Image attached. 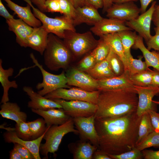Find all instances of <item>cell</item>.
I'll return each instance as SVG.
<instances>
[{
	"label": "cell",
	"instance_id": "f5cc1de1",
	"mask_svg": "<svg viewBox=\"0 0 159 159\" xmlns=\"http://www.w3.org/2000/svg\"><path fill=\"white\" fill-rule=\"evenodd\" d=\"M153 71L151 86L159 87V71L155 69Z\"/></svg>",
	"mask_w": 159,
	"mask_h": 159
},
{
	"label": "cell",
	"instance_id": "bcb514c9",
	"mask_svg": "<svg viewBox=\"0 0 159 159\" xmlns=\"http://www.w3.org/2000/svg\"><path fill=\"white\" fill-rule=\"evenodd\" d=\"M145 159H159V150L144 149L141 151Z\"/></svg>",
	"mask_w": 159,
	"mask_h": 159
},
{
	"label": "cell",
	"instance_id": "2e32d148",
	"mask_svg": "<svg viewBox=\"0 0 159 159\" xmlns=\"http://www.w3.org/2000/svg\"><path fill=\"white\" fill-rule=\"evenodd\" d=\"M99 90H135V85L130 81L128 72L122 75L97 80Z\"/></svg>",
	"mask_w": 159,
	"mask_h": 159
},
{
	"label": "cell",
	"instance_id": "6da1fadb",
	"mask_svg": "<svg viewBox=\"0 0 159 159\" xmlns=\"http://www.w3.org/2000/svg\"><path fill=\"white\" fill-rule=\"evenodd\" d=\"M141 118L136 112L116 118H95L98 149L110 155L131 150L135 147Z\"/></svg>",
	"mask_w": 159,
	"mask_h": 159
},
{
	"label": "cell",
	"instance_id": "f907efd6",
	"mask_svg": "<svg viewBox=\"0 0 159 159\" xmlns=\"http://www.w3.org/2000/svg\"><path fill=\"white\" fill-rule=\"evenodd\" d=\"M47 0H30L32 3L36 5L38 9L42 12H47L45 6V3Z\"/></svg>",
	"mask_w": 159,
	"mask_h": 159
},
{
	"label": "cell",
	"instance_id": "5bb4252c",
	"mask_svg": "<svg viewBox=\"0 0 159 159\" xmlns=\"http://www.w3.org/2000/svg\"><path fill=\"white\" fill-rule=\"evenodd\" d=\"M135 87L138 96L136 113L138 116L141 117L145 113L154 110L153 99L159 94V87L152 86Z\"/></svg>",
	"mask_w": 159,
	"mask_h": 159
},
{
	"label": "cell",
	"instance_id": "11a10c76",
	"mask_svg": "<svg viewBox=\"0 0 159 159\" xmlns=\"http://www.w3.org/2000/svg\"><path fill=\"white\" fill-rule=\"evenodd\" d=\"M9 158L10 159H23L18 151L14 148L10 152Z\"/></svg>",
	"mask_w": 159,
	"mask_h": 159
},
{
	"label": "cell",
	"instance_id": "94428289",
	"mask_svg": "<svg viewBox=\"0 0 159 159\" xmlns=\"http://www.w3.org/2000/svg\"><path fill=\"white\" fill-rule=\"evenodd\" d=\"M158 5L159 6V4Z\"/></svg>",
	"mask_w": 159,
	"mask_h": 159
},
{
	"label": "cell",
	"instance_id": "52a82bcc",
	"mask_svg": "<svg viewBox=\"0 0 159 159\" xmlns=\"http://www.w3.org/2000/svg\"><path fill=\"white\" fill-rule=\"evenodd\" d=\"M30 56L35 65L39 69L43 77V81L38 83L36 89L37 92L41 95L44 96L47 94L58 89L61 88H70V86L67 84V81L64 71L59 74H54L47 71L38 62L33 53Z\"/></svg>",
	"mask_w": 159,
	"mask_h": 159
},
{
	"label": "cell",
	"instance_id": "ab89813d",
	"mask_svg": "<svg viewBox=\"0 0 159 159\" xmlns=\"http://www.w3.org/2000/svg\"><path fill=\"white\" fill-rule=\"evenodd\" d=\"M107 155L111 159H141L143 158L141 151L135 147L131 150L120 154Z\"/></svg>",
	"mask_w": 159,
	"mask_h": 159
},
{
	"label": "cell",
	"instance_id": "603a6c76",
	"mask_svg": "<svg viewBox=\"0 0 159 159\" xmlns=\"http://www.w3.org/2000/svg\"><path fill=\"white\" fill-rule=\"evenodd\" d=\"M49 34L42 26L34 28L28 38L27 47H30L43 55L47 46Z\"/></svg>",
	"mask_w": 159,
	"mask_h": 159
},
{
	"label": "cell",
	"instance_id": "7bdbcfd3",
	"mask_svg": "<svg viewBox=\"0 0 159 159\" xmlns=\"http://www.w3.org/2000/svg\"><path fill=\"white\" fill-rule=\"evenodd\" d=\"M147 49L150 50L152 49L159 51V34H155L151 36L148 40L146 41Z\"/></svg>",
	"mask_w": 159,
	"mask_h": 159
},
{
	"label": "cell",
	"instance_id": "f35d334b",
	"mask_svg": "<svg viewBox=\"0 0 159 159\" xmlns=\"http://www.w3.org/2000/svg\"><path fill=\"white\" fill-rule=\"evenodd\" d=\"M96 63L92 51L79 62L76 68L80 70L86 72L93 67Z\"/></svg>",
	"mask_w": 159,
	"mask_h": 159
},
{
	"label": "cell",
	"instance_id": "7a4b0ae2",
	"mask_svg": "<svg viewBox=\"0 0 159 159\" xmlns=\"http://www.w3.org/2000/svg\"><path fill=\"white\" fill-rule=\"evenodd\" d=\"M138 102L135 90H99L95 118H116L136 112Z\"/></svg>",
	"mask_w": 159,
	"mask_h": 159
},
{
	"label": "cell",
	"instance_id": "7dc6e473",
	"mask_svg": "<svg viewBox=\"0 0 159 159\" xmlns=\"http://www.w3.org/2000/svg\"><path fill=\"white\" fill-rule=\"evenodd\" d=\"M85 5L92 6L96 9L103 8V0H85Z\"/></svg>",
	"mask_w": 159,
	"mask_h": 159
},
{
	"label": "cell",
	"instance_id": "f546056e",
	"mask_svg": "<svg viewBox=\"0 0 159 159\" xmlns=\"http://www.w3.org/2000/svg\"><path fill=\"white\" fill-rule=\"evenodd\" d=\"M119 36L123 49L125 55L129 65V62L133 57L130 52V49L135 44L137 35L136 32L131 30H124L117 33Z\"/></svg>",
	"mask_w": 159,
	"mask_h": 159
},
{
	"label": "cell",
	"instance_id": "30bf717a",
	"mask_svg": "<svg viewBox=\"0 0 159 159\" xmlns=\"http://www.w3.org/2000/svg\"><path fill=\"white\" fill-rule=\"evenodd\" d=\"M65 75L67 84L70 86H75L89 92L99 90L97 80L76 67H72L68 69Z\"/></svg>",
	"mask_w": 159,
	"mask_h": 159
},
{
	"label": "cell",
	"instance_id": "4316f807",
	"mask_svg": "<svg viewBox=\"0 0 159 159\" xmlns=\"http://www.w3.org/2000/svg\"><path fill=\"white\" fill-rule=\"evenodd\" d=\"M2 60L0 59V82L3 88V93L1 103H4L9 101V91L11 88L16 89L18 85L15 80L10 81L9 80V77L13 75L14 69L12 67L7 69H4L2 66Z\"/></svg>",
	"mask_w": 159,
	"mask_h": 159
},
{
	"label": "cell",
	"instance_id": "d4e9b609",
	"mask_svg": "<svg viewBox=\"0 0 159 159\" xmlns=\"http://www.w3.org/2000/svg\"><path fill=\"white\" fill-rule=\"evenodd\" d=\"M0 114L2 117L14 121L16 123L26 122V114L21 110L20 108L16 103L9 102L2 103L1 105Z\"/></svg>",
	"mask_w": 159,
	"mask_h": 159
},
{
	"label": "cell",
	"instance_id": "8992f818",
	"mask_svg": "<svg viewBox=\"0 0 159 159\" xmlns=\"http://www.w3.org/2000/svg\"><path fill=\"white\" fill-rule=\"evenodd\" d=\"M63 39L72 54L76 57L93 50L98 42L90 31L80 33L76 31L67 30Z\"/></svg>",
	"mask_w": 159,
	"mask_h": 159
},
{
	"label": "cell",
	"instance_id": "ee69618b",
	"mask_svg": "<svg viewBox=\"0 0 159 159\" xmlns=\"http://www.w3.org/2000/svg\"><path fill=\"white\" fill-rule=\"evenodd\" d=\"M45 6L47 12L60 13V6L59 0H47Z\"/></svg>",
	"mask_w": 159,
	"mask_h": 159
},
{
	"label": "cell",
	"instance_id": "db71d44e",
	"mask_svg": "<svg viewBox=\"0 0 159 159\" xmlns=\"http://www.w3.org/2000/svg\"><path fill=\"white\" fill-rule=\"evenodd\" d=\"M140 4V8L141 13L145 12L146 11L147 8L153 0H139Z\"/></svg>",
	"mask_w": 159,
	"mask_h": 159
},
{
	"label": "cell",
	"instance_id": "9f6ffc18",
	"mask_svg": "<svg viewBox=\"0 0 159 159\" xmlns=\"http://www.w3.org/2000/svg\"><path fill=\"white\" fill-rule=\"evenodd\" d=\"M76 8L85 5V0H69Z\"/></svg>",
	"mask_w": 159,
	"mask_h": 159
},
{
	"label": "cell",
	"instance_id": "d6986e66",
	"mask_svg": "<svg viewBox=\"0 0 159 159\" xmlns=\"http://www.w3.org/2000/svg\"><path fill=\"white\" fill-rule=\"evenodd\" d=\"M9 30L14 32L16 41L21 47H26L28 38L34 28L27 24L21 19L13 18L6 20Z\"/></svg>",
	"mask_w": 159,
	"mask_h": 159
},
{
	"label": "cell",
	"instance_id": "7402d4cb",
	"mask_svg": "<svg viewBox=\"0 0 159 159\" xmlns=\"http://www.w3.org/2000/svg\"><path fill=\"white\" fill-rule=\"evenodd\" d=\"M8 6L19 18L30 26L36 28L42 25L41 21L34 15L31 10V6L27 3L26 6H20L11 0H4Z\"/></svg>",
	"mask_w": 159,
	"mask_h": 159
},
{
	"label": "cell",
	"instance_id": "d590c367",
	"mask_svg": "<svg viewBox=\"0 0 159 159\" xmlns=\"http://www.w3.org/2000/svg\"><path fill=\"white\" fill-rule=\"evenodd\" d=\"M159 146V132L153 131L135 147L140 151L152 147Z\"/></svg>",
	"mask_w": 159,
	"mask_h": 159
},
{
	"label": "cell",
	"instance_id": "5b68a950",
	"mask_svg": "<svg viewBox=\"0 0 159 159\" xmlns=\"http://www.w3.org/2000/svg\"><path fill=\"white\" fill-rule=\"evenodd\" d=\"M23 0L31 6L35 16L41 21L42 26L49 33L53 34L61 39H63L66 31H76L72 19L64 15L54 18L49 17L35 8L30 0Z\"/></svg>",
	"mask_w": 159,
	"mask_h": 159
},
{
	"label": "cell",
	"instance_id": "680465c9",
	"mask_svg": "<svg viewBox=\"0 0 159 159\" xmlns=\"http://www.w3.org/2000/svg\"><path fill=\"white\" fill-rule=\"evenodd\" d=\"M113 3L120 4L130 2L137 1L138 0H112Z\"/></svg>",
	"mask_w": 159,
	"mask_h": 159
},
{
	"label": "cell",
	"instance_id": "6f0895ef",
	"mask_svg": "<svg viewBox=\"0 0 159 159\" xmlns=\"http://www.w3.org/2000/svg\"><path fill=\"white\" fill-rule=\"evenodd\" d=\"M103 6L102 12L103 13L106 12L107 10L110 7L112 4V0H103Z\"/></svg>",
	"mask_w": 159,
	"mask_h": 159
},
{
	"label": "cell",
	"instance_id": "f1b7e54d",
	"mask_svg": "<svg viewBox=\"0 0 159 159\" xmlns=\"http://www.w3.org/2000/svg\"><path fill=\"white\" fill-rule=\"evenodd\" d=\"M85 72L97 80L115 76L110 66L107 58L97 63L93 67Z\"/></svg>",
	"mask_w": 159,
	"mask_h": 159
},
{
	"label": "cell",
	"instance_id": "681fc988",
	"mask_svg": "<svg viewBox=\"0 0 159 159\" xmlns=\"http://www.w3.org/2000/svg\"><path fill=\"white\" fill-rule=\"evenodd\" d=\"M92 159H111L107 153L98 148L94 153Z\"/></svg>",
	"mask_w": 159,
	"mask_h": 159
},
{
	"label": "cell",
	"instance_id": "3957f363",
	"mask_svg": "<svg viewBox=\"0 0 159 159\" xmlns=\"http://www.w3.org/2000/svg\"><path fill=\"white\" fill-rule=\"evenodd\" d=\"M43 55L45 65L53 71L67 69L72 55L64 41L51 33L48 34L47 46Z\"/></svg>",
	"mask_w": 159,
	"mask_h": 159
},
{
	"label": "cell",
	"instance_id": "83f0119b",
	"mask_svg": "<svg viewBox=\"0 0 159 159\" xmlns=\"http://www.w3.org/2000/svg\"><path fill=\"white\" fill-rule=\"evenodd\" d=\"M113 52L117 54L123 62L125 72L129 71V65L125 54L120 39L117 33L103 35L100 37Z\"/></svg>",
	"mask_w": 159,
	"mask_h": 159
},
{
	"label": "cell",
	"instance_id": "b9f144b4",
	"mask_svg": "<svg viewBox=\"0 0 159 159\" xmlns=\"http://www.w3.org/2000/svg\"><path fill=\"white\" fill-rule=\"evenodd\" d=\"M13 148L16 149L23 159H35L30 150L26 147L18 143H14Z\"/></svg>",
	"mask_w": 159,
	"mask_h": 159
},
{
	"label": "cell",
	"instance_id": "d6a6232c",
	"mask_svg": "<svg viewBox=\"0 0 159 159\" xmlns=\"http://www.w3.org/2000/svg\"><path fill=\"white\" fill-rule=\"evenodd\" d=\"M107 59L110 66L115 76H119L125 72L124 63L119 56L110 49Z\"/></svg>",
	"mask_w": 159,
	"mask_h": 159
},
{
	"label": "cell",
	"instance_id": "e0dca14e",
	"mask_svg": "<svg viewBox=\"0 0 159 159\" xmlns=\"http://www.w3.org/2000/svg\"><path fill=\"white\" fill-rule=\"evenodd\" d=\"M23 90L30 99L28 103L27 106L31 109L46 110L52 108H62L58 103L35 92L31 87L24 86Z\"/></svg>",
	"mask_w": 159,
	"mask_h": 159
},
{
	"label": "cell",
	"instance_id": "60d3db41",
	"mask_svg": "<svg viewBox=\"0 0 159 159\" xmlns=\"http://www.w3.org/2000/svg\"><path fill=\"white\" fill-rule=\"evenodd\" d=\"M60 13L72 20L75 14L76 8L69 0H59Z\"/></svg>",
	"mask_w": 159,
	"mask_h": 159
},
{
	"label": "cell",
	"instance_id": "cb8c5ba5",
	"mask_svg": "<svg viewBox=\"0 0 159 159\" xmlns=\"http://www.w3.org/2000/svg\"><path fill=\"white\" fill-rule=\"evenodd\" d=\"M68 147L74 159H92L98 147L89 142L80 141L69 144Z\"/></svg>",
	"mask_w": 159,
	"mask_h": 159
},
{
	"label": "cell",
	"instance_id": "277c9868",
	"mask_svg": "<svg viewBox=\"0 0 159 159\" xmlns=\"http://www.w3.org/2000/svg\"><path fill=\"white\" fill-rule=\"evenodd\" d=\"M70 132L79 133L78 130L74 128L72 117L62 125L49 127L43 137L45 143L40 146V153L45 159H48V153L57 152L64 136Z\"/></svg>",
	"mask_w": 159,
	"mask_h": 159
},
{
	"label": "cell",
	"instance_id": "8d00e7d4",
	"mask_svg": "<svg viewBox=\"0 0 159 159\" xmlns=\"http://www.w3.org/2000/svg\"><path fill=\"white\" fill-rule=\"evenodd\" d=\"M13 129L20 138L26 140H32L31 133L28 122L21 121L16 123L15 127Z\"/></svg>",
	"mask_w": 159,
	"mask_h": 159
},
{
	"label": "cell",
	"instance_id": "9a60e30c",
	"mask_svg": "<svg viewBox=\"0 0 159 159\" xmlns=\"http://www.w3.org/2000/svg\"><path fill=\"white\" fill-rule=\"evenodd\" d=\"M132 30L126 24V21L113 18H104L91 27L90 31L100 37L124 30Z\"/></svg>",
	"mask_w": 159,
	"mask_h": 159
},
{
	"label": "cell",
	"instance_id": "74e56055",
	"mask_svg": "<svg viewBox=\"0 0 159 159\" xmlns=\"http://www.w3.org/2000/svg\"><path fill=\"white\" fill-rule=\"evenodd\" d=\"M143 57L140 56L138 59L132 58L129 62V75H131L146 70L148 68L145 61L142 60Z\"/></svg>",
	"mask_w": 159,
	"mask_h": 159
},
{
	"label": "cell",
	"instance_id": "91938a15",
	"mask_svg": "<svg viewBox=\"0 0 159 159\" xmlns=\"http://www.w3.org/2000/svg\"><path fill=\"white\" fill-rule=\"evenodd\" d=\"M154 29L155 34H159V27H157L154 28Z\"/></svg>",
	"mask_w": 159,
	"mask_h": 159
},
{
	"label": "cell",
	"instance_id": "484cf974",
	"mask_svg": "<svg viewBox=\"0 0 159 159\" xmlns=\"http://www.w3.org/2000/svg\"><path fill=\"white\" fill-rule=\"evenodd\" d=\"M143 39L140 36L138 35L133 46L141 52L148 68L152 67L159 71V52L155 50L150 51L145 46Z\"/></svg>",
	"mask_w": 159,
	"mask_h": 159
},
{
	"label": "cell",
	"instance_id": "ffe728a7",
	"mask_svg": "<svg viewBox=\"0 0 159 159\" xmlns=\"http://www.w3.org/2000/svg\"><path fill=\"white\" fill-rule=\"evenodd\" d=\"M103 18L97 9L92 6L85 5L76 8L72 21L74 26L82 23L94 26Z\"/></svg>",
	"mask_w": 159,
	"mask_h": 159
},
{
	"label": "cell",
	"instance_id": "816d5d0a",
	"mask_svg": "<svg viewBox=\"0 0 159 159\" xmlns=\"http://www.w3.org/2000/svg\"><path fill=\"white\" fill-rule=\"evenodd\" d=\"M152 21L156 27H159V6L156 4L153 12Z\"/></svg>",
	"mask_w": 159,
	"mask_h": 159
},
{
	"label": "cell",
	"instance_id": "c3c4849f",
	"mask_svg": "<svg viewBox=\"0 0 159 159\" xmlns=\"http://www.w3.org/2000/svg\"><path fill=\"white\" fill-rule=\"evenodd\" d=\"M0 15L6 20L14 18V16L8 11L3 4L1 0H0Z\"/></svg>",
	"mask_w": 159,
	"mask_h": 159
},
{
	"label": "cell",
	"instance_id": "1f68e13d",
	"mask_svg": "<svg viewBox=\"0 0 159 159\" xmlns=\"http://www.w3.org/2000/svg\"><path fill=\"white\" fill-rule=\"evenodd\" d=\"M153 71L148 68L146 70L129 76L130 79L135 86L141 87L151 86Z\"/></svg>",
	"mask_w": 159,
	"mask_h": 159
},
{
	"label": "cell",
	"instance_id": "44dd1931",
	"mask_svg": "<svg viewBox=\"0 0 159 159\" xmlns=\"http://www.w3.org/2000/svg\"><path fill=\"white\" fill-rule=\"evenodd\" d=\"M34 113L42 117L44 120L47 127L62 125L71 117L67 115L62 108H51L46 110L31 109Z\"/></svg>",
	"mask_w": 159,
	"mask_h": 159
},
{
	"label": "cell",
	"instance_id": "ac0fdd59",
	"mask_svg": "<svg viewBox=\"0 0 159 159\" xmlns=\"http://www.w3.org/2000/svg\"><path fill=\"white\" fill-rule=\"evenodd\" d=\"M3 134L5 141L8 143H18L28 148L34 156L35 159H41L40 147L46 132L43 135L35 140H26L18 137L13 128H7Z\"/></svg>",
	"mask_w": 159,
	"mask_h": 159
},
{
	"label": "cell",
	"instance_id": "4fadbf2b",
	"mask_svg": "<svg viewBox=\"0 0 159 159\" xmlns=\"http://www.w3.org/2000/svg\"><path fill=\"white\" fill-rule=\"evenodd\" d=\"M95 114L88 117L73 118L74 124L81 137L89 140L97 146L99 145V137L95 126Z\"/></svg>",
	"mask_w": 159,
	"mask_h": 159
},
{
	"label": "cell",
	"instance_id": "f6af8a7d",
	"mask_svg": "<svg viewBox=\"0 0 159 159\" xmlns=\"http://www.w3.org/2000/svg\"><path fill=\"white\" fill-rule=\"evenodd\" d=\"M154 131L159 132V113L154 110L148 112Z\"/></svg>",
	"mask_w": 159,
	"mask_h": 159
},
{
	"label": "cell",
	"instance_id": "8fae6325",
	"mask_svg": "<svg viewBox=\"0 0 159 159\" xmlns=\"http://www.w3.org/2000/svg\"><path fill=\"white\" fill-rule=\"evenodd\" d=\"M156 3L155 1L153 2L148 10L141 13L135 19L126 22V25L132 30H134L137 32L145 42L148 40L151 36L150 31L151 22Z\"/></svg>",
	"mask_w": 159,
	"mask_h": 159
},
{
	"label": "cell",
	"instance_id": "9c48e42d",
	"mask_svg": "<svg viewBox=\"0 0 159 159\" xmlns=\"http://www.w3.org/2000/svg\"><path fill=\"white\" fill-rule=\"evenodd\" d=\"M53 100L60 104L65 113L72 118L90 116L95 114L97 110V104L85 101Z\"/></svg>",
	"mask_w": 159,
	"mask_h": 159
},
{
	"label": "cell",
	"instance_id": "ba28073f",
	"mask_svg": "<svg viewBox=\"0 0 159 159\" xmlns=\"http://www.w3.org/2000/svg\"><path fill=\"white\" fill-rule=\"evenodd\" d=\"M99 90L89 92L77 87L58 89L44 96L51 100H81L97 104Z\"/></svg>",
	"mask_w": 159,
	"mask_h": 159
},
{
	"label": "cell",
	"instance_id": "4dcf8cb0",
	"mask_svg": "<svg viewBox=\"0 0 159 159\" xmlns=\"http://www.w3.org/2000/svg\"><path fill=\"white\" fill-rule=\"evenodd\" d=\"M153 131L149 114L146 112L141 116L136 145L141 143Z\"/></svg>",
	"mask_w": 159,
	"mask_h": 159
},
{
	"label": "cell",
	"instance_id": "e575fe53",
	"mask_svg": "<svg viewBox=\"0 0 159 159\" xmlns=\"http://www.w3.org/2000/svg\"><path fill=\"white\" fill-rule=\"evenodd\" d=\"M110 50V48L108 45L102 38L100 37L97 46L92 50L97 63L105 59Z\"/></svg>",
	"mask_w": 159,
	"mask_h": 159
},
{
	"label": "cell",
	"instance_id": "836d02e7",
	"mask_svg": "<svg viewBox=\"0 0 159 159\" xmlns=\"http://www.w3.org/2000/svg\"><path fill=\"white\" fill-rule=\"evenodd\" d=\"M32 135V140H35L43 135L48 130L43 118H38L31 122H28Z\"/></svg>",
	"mask_w": 159,
	"mask_h": 159
},
{
	"label": "cell",
	"instance_id": "7c38bea8",
	"mask_svg": "<svg viewBox=\"0 0 159 159\" xmlns=\"http://www.w3.org/2000/svg\"><path fill=\"white\" fill-rule=\"evenodd\" d=\"M108 18L126 21L137 18L141 12L140 9L133 2L120 4L113 3L106 11Z\"/></svg>",
	"mask_w": 159,
	"mask_h": 159
}]
</instances>
